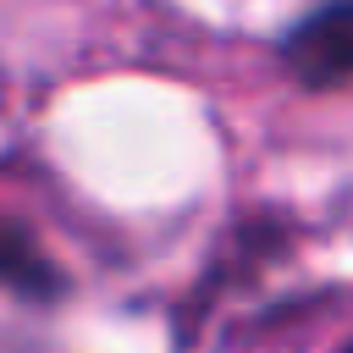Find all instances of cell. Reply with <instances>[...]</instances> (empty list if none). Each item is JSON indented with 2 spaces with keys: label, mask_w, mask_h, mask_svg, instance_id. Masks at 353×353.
I'll return each instance as SVG.
<instances>
[{
  "label": "cell",
  "mask_w": 353,
  "mask_h": 353,
  "mask_svg": "<svg viewBox=\"0 0 353 353\" xmlns=\"http://www.w3.org/2000/svg\"><path fill=\"white\" fill-rule=\"evenodd\" d=\"M281 61L309 88L347 83L353 77V0H325L320 11H309L281 39Z\"/></svg>",
  "instance_id": "1"
},
{
  "label": "cell",
  "mask_w": 353,
  "mask_h": 353,
  "mask_svg": "<svg viewBox=\"0 0 353 353\" xmlns=\"http://www.w3.org/2000/svg\"><path fill=\"white\" fill-rule=\"evenodd\" d=\"M0 292L22 298V303H55L66 292L61 265L33 243L28 226H17L11 215H0Z\"/></svg>",
  "instance_id": "2"
},
{
  "label": "cell",
  "mask_w": 353,
  "mask_h": 353,
  "mask_svg": "<svg viewBox=\"0 0 353 353\" xmlns=\"http://www.w3.org/2000/svg\"><path fill=\"white\" fill-rule=\"evenodd\" d=\"M342 353H353V347H342Z\"/></svg>",
  "instance_id": "3"
}]
</instances>
